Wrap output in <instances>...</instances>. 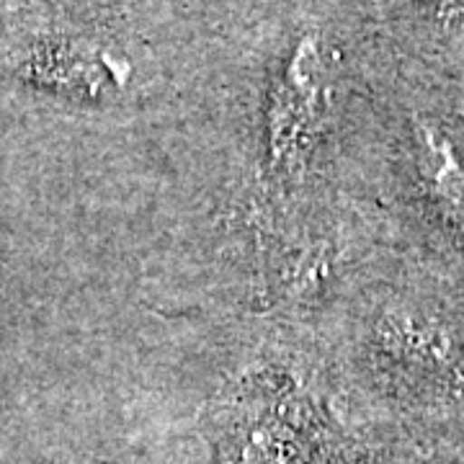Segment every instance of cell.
Here are the masks:
<instances>
[{"label":"cell","mask_w":464,"mask_h":464,"mask_svg":"<svg viewBox=\"0 0 464 464\" xmlns=\"http://www.w3.org/2000/svg\"><path fill=\"white\" fill-rule=\"evenodd\" d=\"M299 323L366 431L418 457H464V292L382 250Z\"/></svg>","instance_id":"obj_1"},{"label":"cell","mask_w":464,"mask_h":464,"mask_svg":"<svg viewBox=\"0 0 464 464\" xmlns=\"http://www.w3.org/2000/svg\"><path fill=\"white\" fill-rule=\"evenodd\" d=\"M201 411L209 464H413L348 413L307 331L292 320H248Z\"/></svg>","instance_id":"obj_2"},{"label":"cell","mask_w":464,"mask_h":464,"mask_svg":"<svg viewBox=\"0 0 464 464\" xmlns=\"http://www.w3.org/2000/svg\"><path fill=\"white\" fill-rule=\"evenodd\" d=\"M366 197L387 248L464 292V78L420 63L382 81Z\"/></svg>","instance_id":"obj_3"},{"label":"cell","mask_w":464,"mask_h":464,"mask_svg":"<svg viewBox=\"0 0 464 464\" xmlns=\"http://www.w3.org/2000/svg\"><path fill=\"white\" fill-rule=\"evenodd\" d=\"M5 63L18 83L88 116L130 114L145 96V57L130 34L60 18L21 34Z\"/></svg>","instance_id":"obj_4"},{"label":"cell","mask_w":464,"mask_h":464,"mask_svg":"<svg viewBox=\"0 0 464 464\" xmlns=\"http://www.w3.org/2000/svg\"><path fill=\"white\" fill-rule=\"evenodd\" d=\"M413 464H464V457H418Z\"/></svg>","instance_id":"obj_5"}]
</instances>
